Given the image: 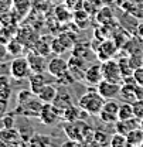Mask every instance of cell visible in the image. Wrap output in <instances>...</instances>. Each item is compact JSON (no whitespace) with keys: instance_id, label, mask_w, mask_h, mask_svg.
Returning a JSON list of instances; mask_svg holds the SVG:
<instances>
[{"instance_id":"obj_1","label":"cell","mask_w":143,"mask_h":147,"mask_svg":"<svg viewBox=\"0 0 143 147\" xmlns=\"http://www.w3.org/2000/svg\"><path fill=\"white\" fill-rule=\"evenodd\" d=\"M105 103V99L96 89H88L84 95H81L78 100V106L82 110H85L89 116H98Z\"/></svg>"},{"instance_id":"obj_2","label":"cell","mask_w":143,"mask_h":147,"mask_svg":"<svg viewBox=\"0 0 143 147\" xmlns=\"http://www.w3.org/2000/svg\"><path fill=\"white\" fill-rule=\"evenodd\" d=\"M31 68H30V64H28V59L27 57H16L12 64H10V75L13 79H28V76L31 75Z\"/></svg>"},{"instance_id":"obj_3","label":"cell","mask_w":143,"mask_h":147,"mask_svg":"<svg viewBox=\"0 0 143 147\" xmlns=\"http://www.w3.org/2000/svg\"><path fill=\"white\" fill-rule=\"evenodd\" d=\"M43 105H44V103L38 99V96L34 95V96L30 98L28 100H26V102H23V103H18V106L16 108V112H14V113L21 115V116H26V117H38Z\"/></svg>"},{"instance_id":"obj_4","label":"cell","mask_w":143,"mask_h":147,"mask_svg":"<svg viewBox=\"0 0 143 147\" xmlns=\"http://www.w3.org/2000/svg\"><path fill=\"white\" fill-rule=\"evenodd\" d=\"M101 68H102V76L104 79L110 81V82H119L123 79V75L121 71V67H119V62L115 61L113 58L106 59V61H102L101 62Z\"/></svg>"},{"instance_id":"obj_5","label":"cell","mask_w":143,"mask_h":147,"mask_svg":"<svg viewBox=\"0 0 143 147\" xmlns=\"http://www.w3.org/2000/svg\"><path fill=\"white\" fill-rule=\"evenodd\" d=\"M61 116H62V110H60L54 103H44L40 110L38 119L45 126H54L61 119Z\"/></svg>"},{"instance_id":"obj_6","label":"cell","mask_w":143,"mask_h":147,"mask_svg":"<svg viewBox=\"0 0 143 147\" xmlns=\"http://www.w3.org/2000/svg\"><path fill=\"white\" fill-rule=\"evenodd\" d=\"M118 112H119L118 102H115L113 99H106L98 117L101 119V122H104L106 125H113L118 120Z\"/></svg>"},{"instance_id":"obj_7","label":"cell","mask_w":143,"mask_h":147,"mask_svg":"<svg viewBox=\"0 0 143 147\" xmlns=\"http://www.w3.org/2000/svg\"><path fill=\"white\" fill-rule=\"evenodd\" d=\"M96 91L102 95V98L106 99H115L121 95V84L119 82H110L106 79H102L96 85Z\"/></svg>"},{"instance_id":"obj_8","label":"cell","mask_w":143,"mask_h":147,"mask_svg":"<svg viewBox=\"0 0 143 147\" xmlns=\"http://www.w3.org/2000/svg\"><path fill=\"white\" fill-rule=\"evenodd\" d=\"M47 71H48L50 75H53L54 78H58V76H61V75H64L65 72L70 71L68 61H65L60 55L58 57H54L53 59L47 64Z\"/></svg>"},{"instance_id":"obj_9","label":"cell","mask_w":143,"mask_h":147,"mask_svg":"<svg viewBox=\"0 0 143 147\" xmlns=\"http://www.w3.org/2000/svg\"><path fill=\"white\" fill-rule=\"evenodd\" d=\"M0 140L7 144H26L20 131L16 127H3L0 129Z\"/></svg>"},{"instance_id":"obj_10","label":"cell","mask_w":143,"mask_h":147,"mask_svg":"<svg viewBox=\"0 0 143 147\" xmlns=\"http://www.w3.org/2000/svg\"><path fill=\"white\" fill-rule=\"evenodd\" d=\"M95 53L101 61H106V59H110L115 57V54L118 53V45L112 40H104L101 42V45H98Z\"/></svg>"},{"instance_id":"obj_11","label":"cell","mask_w":143,"mask_h":147,"mask_svg":"<svg viewBox=\"0 0 143 147\" xmlns=\"http://www.w3.org/2000/svg\"><path fill=\"white\" fill-rule=\"evenodd\" d=\"M84 79L88 85H92V86H96L102 79V68H101V64H94L91 65L89 68L85 69V74H84Z\"/></svg>"},{"instance_id":"obj_12","label":"cell","mask_w":143,"mask_h":147,"mask_svg":"<svg viewBox=\"0 0 143 147\" xmlns=\"http://www.w3.org/2000/svg\"><path fill=\"white\" fill-rule=\"evenodd\" d=\"M113 126L116 129L118 133H122V134H127L130 130L136 127H140V119L133 116V117H129V119H125V120H116L113 123Z\"/></svg>"},{"instance_id":"obj_13","label":"cell","mask_w":143,"mask_h":147,"mask_svg":"<svg viewBox=\"0 0 143 147\" xmlns=\"http://www.w3.org/2000/svg\"><path fill=\"white\" fill-rule=\"evenodd\" d=\"M27 59H28L31 72H44L47 69V64H45L44 55L38 54L36 51H31L27 55Z\"/></svg>"},{"instance_id":"obj_14","label":"cell","mask_w":143,"mask_h":147,"mask_svg":"<svg viewBox=\"0 0 143 147\" xmlns=\"http://www.w3.org/2000/svg\"><path fill=\"white\" fill-rule=\"evenodd\" d=\"M28 82H30V89H31V92L34 95H37L48 84L47 76L44 75V72H33L28 76Z\"/></svg>"},{"instance_id":"obj_15","label":"cell","mask_w":143,"mask_h":147,"mask_svg":"<svg viewBox=\"0 0 143 147\" xmlns=\"http://www.w3.org/2000/svg\"><path fill=\"white\" fill-rule=\"evenodd\" d=\"M85 116H89V115L85 110L81 109L79 106H74V105L68 106L62 112V117H64L65 122H78V120L84 119Z\"/></svg>"},{"instance_id":"obj_16","label":"cell","mask_w":143,"mask_h":147,"mask_svg":"<svg viewBox=\"0 0 143 147\" xmlns=\"http://www.w3.org/2000/svg\"><path fill=\"white\" fill-rule=\"evenodd\" d=\"M53 103L60 110L64 112V109H67L68 106L72 105V96L70 95V92H67V91H58L55 99L53 100Z\"/></svg>"},{"instance_id":"obj_17","label":"cell","mask_w":143,"mask_h":147,"mask_svg":"<svg viewBox=\"0 0 143 147\" xmlns=\"http://www.w3.org/2000/svg\"><path fill=\"white\" fill-rule=\"evenodd\" d=\"M57 92H58V89L54 85L47 84L41 91L37 93V96H38V99L43 103H53V100L55 99V96H57Z\"/></svg>"},{"instance_id":"obj_18","label":"cell","mask_w":143,"mask_h":147,"mask_svg":"<svg viewBox=\"0 0 143 147\" xmlns=\"http://www.w3.org/2000/svg\"><path fill=\"white\" fill-rule=\"evenodd\" d=\"M126 139H127V146L129 147H140L143 143V129L136 127L130 130L126 134Z\"/></svg>"},{"instance_id":"obj_19","label":"cell","mask_w":143,"mask_h":147,"mask_svg":"<svg viewBox=\"0 0 143 147\" xmlns=\"http://www.w3.org/2000/svg\"><path fill=\"white\" fill-rule=\"evenodd\" d=\"M12 96V84L9 76L0 75V99L9 100Z\"/></svg>"},{"instance_id":"obj_20","label":"cell","mask_w":143,"mask_h":147,"mask_svg":"<svg viewBox=\"0 0 143 147\" xmlns=\"http://www.w3.org/2000/svg\"><path fill=\"white\" fill-rule=\"evenodd\" d=\"M27 144H30V146H50L51 144V139H50V136H47V134H33L30 139H28V142H27Z\"/></svg>"},{"instance_id":"obj_21","label":"cell","mask_w":143,"mask_h":147,"mask_svg":"<svg viewBox=\"0 0 143 147\" xmlns=\"http://www.w3.org/2000/svg\"><path fill=\"white\" fill-rule=\"evenodd\" d=\"M135 112H133V105L130 102H125L122 105H119V112H118V120H125L129 117H133Z\"/></svg>"},{"instance_id":"obj_22","label":"cell","mask_w":143,"mask_h":147,"mask_svg":"<svg viewBox=\"0 0 143 147\" xmlns=\"http://www.w3.org/2000/svg\"><path fill=\"white\" fill-rule=\"evenodd\" d=\"M34 51L38 53V54L41 55H48L51 53V42H48L47 41V38L45 37H43V38H38L36 40V47H34Z\"/></svg>"},{"instance_id":"obj_23","label":"cell","mask_w":143,"mask_h":147,"mask_svg":"<svg viewBox=\"0 0 143 147\" xmlns=\"http://www.w3.org/2000/svg\"><path fill=\"white\" fill-rule=\"evenodd\" d=\"M13 38H14V31L12 30V27H9V26H0V42H3V44L7 45Z\"/></svg>"},{"instance_id":"obj_24","label":"cell","mask_w":143,"mask_h":147,"mask_svg":"<svg viewBox=\"0 0 143 147\" xmlns=\"http://www.w3.org/2000/svg\"><path fill=\"white\" fill-rule=\"evenodd\" d=\"M7 50H9V54L10 55L18 57V55L23 53V42L18 41L17 38H13V40L7 44Z\"/></svg>"},{"instance_id":"obj_25","label":"cell","mask_w":143,"mask_h":147,"mask_svg":"<svg viewBox=\"0 0 143 147\" xmlns=\"http://www.w3.org/2000/svg\"><path fill=\"white\" fill-rule=\"evenodd\" d=\"M109 144L112 147H126L127 146V139H126V134H122V133H115L110 140H109Z\"/></svg>"},{"instance_id":"obj_26","label":"cell","mask_w":143,"mask_h":147,"mask_svg":"<svg viewBox=\"0 0 143 147\" xmlns=\"http://www.w3.org/2000/svg\"><path fill=\"white\" fill-rule=\"evenodd\" d=\"M13 9L21 16H24L30 9V0H13Z\"/></svg>"},{"instance_id":"obj_27","label":"cell","mask_w":143,"mask_h":147,"mask_svg":"<svg viewBox=\"0 0 143 147\" xmlns=\"http://www.w3.org/2000/svg\"><path fill=\"white\" fill-rule=\"evenodd\" d=\"M65 50H67V48H65V45L62 44V41L60 40V37L51 40V53H54L55 55H61Z\"/></svg>"},{"instance_id":"obj_28","label":"cell","mask_w":143,"mask_h":147,"mask_svg":"<svg viewBox=\"0 0 143 147\" xmlns=\"http://www.w3.org/2000/svg\"><path fill=\"white\" fill-rule=\"evenodd\" d=\"M98 13H101V14L96 16V20H98L99 23H102V24H106V23H109V20H112V11H110V9H108V7L101 9Z\"/></svg>"},{"instance_id":"obj_29","label":"cell","mask_w":143,"mask_h":147,"mask_svg":"<svg viewBox=\"0 0 143 147\" xmlns=\"http://www.w3.org/2000/svg\"><path fill=\"white\" fill-rule=\"evenodd\" d=\"M106 136H108L106 133H104V131H101V130H95V133H94V140H92V144H101V146L108 144L109 142H108Z\"/></svg>"},{"instance_id":"obj_30","label":"cell","mask_w":143,"mask_h":147,"mask_svg":"<svg viewBox=\"0 0 143 147\" xmlns=\"http://www.w3.org/2000/svg\"><path fill=\"white\" fill-rule=\"evenodd\" d=\"M84 3H85V0H65V6L71 10L72 13L77 11V10L84 9Z\"/></svg>"},{"instance_id":"obj_31","label":"cell","mask_w":143,"mask_h":147,"mask_svg":"<svg viewBox=\"0 0 143 147\" xmlns=\"http://www.w3.org/2000/svg\"><path fill=\"white\" fill-rule=\"evenodd\" d=\"M132 76H133V79H135V82H136L138 85L143 86V65H139V67H136V68L133 69V74H132Z\"/></svg>"},{"instance_id":"obj_32","label":"cell","mask_w":143,"mask_h":147,"mask_svg":"<svg viewBox=\"0 0 143 147\" xmlns=\"http://www.w3.org/2000/svg\"><path fill=\"white\" fill-rule=\"evenodd\" d=\"M133 112H135V116L143 119V99H136L133 103Z\"/></svg>"},{"instance_id":"obj_33","label":"cell","mask_w":143,"mask_h":147,"mask_svg":"<svg viewBox=\"0 0 143 147\" xmlns=\"http://www.w3.org/2000/svg\"><path fill=\"white\" fill-rule=\"evenodd\" d=\"M1 120H3V125H4V127H14V125H16V117H14V113H6L3 117H1Z\"/></svg>"},{"instance_id":"obj_34","label":"cell","mask_w":143,"mask_h":147,"mask_svg":"<svg viewBox=\"0 0 143 147\" xmlns=\"http://www.w3.org/2000/svg\"><path fill=\"white\" fill-rule=\"evenodd\" d=\"M33 96H34V93L31 92V89H30V91H27V89H23V91L18 92L17 102H18V103H23V102L28 100V99H30V98H33Z\"/></svg>"},{"instance_id":"obj_35","label":"cell","mask_w":143,"mask_h":147,"mask_svg":"<svg viewBox=\"0 0 143 147\" xmlns=\"http://www.w3.org/2000/svg\"><path fill=\"white\" fill-rule=\"evenodd\" d=\"M13 7V0H0V14L9 11Z\"/></svg>"},{"instance_id":"obj_36","label":"cell","mask_w":143,"mask_h":147,"mask_svg":"<svg viewBox=\"0 0 143 147\" xmlns=\"http://www.w3.org/2000/svg\"><path fill=\"white\" fill-rule=\"evenodd\" d=\"M9 50H7V45L6 44H3V42H0V62H3V61H6V58L9 57Z\"/></svg>"},{"instance_id":"obj_37","label":"cell","mask_w":143,"mask_h":147,"mask_svg":"<svg viewBox=\"0 0 143 147\" xmlns=\"http://www.w3.org/2000/svg\"><path fill=\"white\" fill-rule=\"evenodd\" d=\"M7 102L9 100H4V99H0V119L7 113Z\"/></svg>"},{"instance_id":"obj_38","label":"cell","mask_w":143,"mask_h":147,"mask_svg":"<svg viewBox=\"0 0 143 147\" xmlns=\"http://www.w3.org/2000/svg\"><path fill=\"white\" fill-rule=\"evenodd\" d=\"M136 34H138V37L143 41V23H140V24L138 26V28H136Z\"/></svg>"},{"instance_id":"obj_39","label":"cell","mask_w":143,"mask_h":147,"mask_svg":"<svg viewBox=\"0 0 143 147\" xmlns=\"http://www.w3.org/2000/svg\"><path fill=\"white\" fill-rule=\"evenodd\" d=\"M140 127L143 129V119H140Z\"/></svg>"},{"instance_id":"obj_40","label":"cell","mask_w":143,"mask_h":147,"mask_svg":"<svg viewBox=\"0 0 143 147\" xmlns=\"http://www.w3.org/2000/svg\"><path fill=\"white\" fill-rule=\"evenodd\" d=\"M140 147H143V143H142V146H140Z\"/></svg>"}]
</instances>
